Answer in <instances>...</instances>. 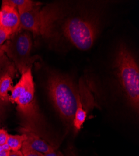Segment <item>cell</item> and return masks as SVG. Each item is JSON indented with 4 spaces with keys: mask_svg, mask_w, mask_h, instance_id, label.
Instances as JSON below:
<instances>
[{
    "mask_svg": "<svg viewBox=\"0 0 139 156\" xmlns=\"http://www.w3.org/2000/svg\"><path fill=\"white\" fill-rule=\"evenodd\" d=\"M47 89L50 99L62 118L72 122L81 98L74 84L68 78L56 75L49 78Z\"/></svg>",
    "mask_w": 139,
    "mask_h": 156,
    "instance_id": "1",
    "label": "cell"
},
{
    "mask_svg": "<svg viewBox=\"0 0 139 156\" xmlns=\"http://www.w3.org/2000/svg\"><path fill=\"white\" fill-rule=\"evenodd\" d=\"M115 67L120 83L132 106H139V69L134 57L125 46H120L116 54Z\"/></svg>",
    "mask_w": 139,
    "mask_h": 156,
    "instance_id": "2",
    "label": "cell"
},
{
    "mask_svg": "<svg viewBox=\"0 0 139 156\" xmlns=\"http://www.w3.org/2000/svg\"><path fill=\"white\" fill-rule=\"evenodd\" d=\"M21 29L36 35L49 37L53 33L54 24L59 18L56 8L37 5L30 11L19 14Z\"/></svg>",
    "mask_w": 139,
    "mask_h": 156,
    "instance_id": "3",
    "label": "cell"
},
{
    "mask_svg": "<svg viewBox=\"0 0 139 156\" xmlns=\"http://www.w3.org/2000/svg\"><path fill=\"white\" fill-rule=\"evenodd\" d=\"M31 48L32 41L30 33L22 30L12 34L1 46L21 74L31 69L32 64L36 59L35 56H31Z\"/></svg>",
    "mask_w": 139,
    "mask_h": 156,
    "instance_id": "4",
    "label": "cell"
},
{
    "mask_svg": "<svg viewBox=\"0 0 139 156\" xmlns=\"http://www.w3.org/2000/svg\"><path fill=\"white\" fill-rule=\"evenodd\" d=\"M9 101L16 103L19 112L29 121L37 118L34 100V84L31 69L21 74V79L11 90Z\"/></svg>",
    "mask_w": 139,
    "mask_h": 156,
    "instance_id": "5",
    "label": "cell"
},
{
    "mask_svg": "<svg viewBox=\"0 0 139 156\" xmlns=\"http://www.w3.org/2000/svg\"><path fill=\"white\" fill-rule=\"evenodd\" d=\"M62 31L68 40L81 51L91 49L97 36L95 25L89 21L79 18L68 20L63 24Z\"/></svg>",
    "mask_w": 139,
    "mask_h": 156,
    "instance_id": "6",
    "label": "cell"
},
{
    "mask_svg": "<svg viewBox=\"0 0 139 156\" xmlns=\"http://www.w3.org/2000/svg\"><path fill=\"white\" fill-rule=\"evenodd\" d=\"M0 27L12 35L20 31V18L18 11L11 6L2 5L0 10Z\"/></svg>",
    "mask_w": 139,
    "mask_h": 156,
    "instance_id": "7",
    "label": "cell"
},
{
    "mask_svg": "<svg viewBox=\"0 0 139 156\" xmlns=\"http://www.w3.org/2000/svg\"><path fill=\"white\" fill-rule=\"evenodd\" d=\"M24 132V134L26 135V139L24 142L32 150L41 152L43 154L54 151L52 146H50L34 133L29 130H25Z\"/></svg>",
    "mask_w": 139,
    "mask_h": 156,
    "instance_id": "8",
    "label": "cell"
},
{
    "mask_svg": "<svg viewBox=\"0 0 139 156\" xmlns=\"http://www.w3.org/2000/svg\"><path fill=\"white\" fill-rule=\"evenodd\" d=\"M14 70L8 69L0 77V99L4 101H9L8 92L12 89V77Z\"/></svg>",
    "mask_w": 139,
    "mask_h": 156,
    "instance_id": "9",
    "label": "cell"
},
{
    "mask_svg": "<svg viewBox=\"0 0 139 156\" xmlns=\"http://www.w3.org/2000/svg\"><path fill=\"white\" fill-rule=\"evenodd\" d=\"M2 5H7L15 8L19 14L31 10L38 3L31 0H3Z\"/></svg>",
    "mask_w": 139,
    "mask_h": 156,
    "instance_id": "10",
    "label": "cell"
},
{
    "mask_svg": "<svg viewBox=\"0 0 139 156\" xmlns=\"http://www.w3.org/2000/svg\"><path fill=\"white\" fill-rule=\"evenodd\" d=\"M87 117V111L84 109L82 103L81 101V99L80 98L78 101V108L75 111L74 119H73V124L75 129L76 131L80 130L84 123Z\"/></svg>",
    "mask_w": 139,
    "mask_h": 156,
    "instance_id": "11",
    "label": "cell"
},
{
    "mask_svg": "<svg viewBox=\"0 0 139 156\" xmlns=\"http://www.w3.org/2000/svg\"><path fill=\"white\" fill-rule=\"evenodd\" d=\"M26 139V134L22 135H10L9 134L6 144L11 151H19L21 149L23 143Z\"/></svg>",
    "mask_w": 139,
    "mask_h": 156,
    "instance_id": "12",
    "label": "cell"
},
{
    "mask_svg": "<svg viewBox=\"0 0 139 156\" xmlns=\"http://www.w3.org/2000/svg\"><path fill=\"white\" fill-rule=\"evenodd\" d=\"M21 149L24 156H44L43 154L30 149L24 142L23 143Z\"/></svg>",
    "mask_w": 139,
    "mask_h": 156,
    "instance_id": "13",
    "label": "cell"
},
{
    "mask_svg": "<svg viewBox=\"0 0 139 156\" xmlns=\"http://www.w3.org/2000/svg\"><path fill=\"white\" fill-rule=\"evenodd\" d=\"M12 34L5 30V29L0 27V47L5 44L6 41H7L11 37Z\"/></svg>",
    "mask_w": 139,
    "mask_h": 156,
    "instance_id": "14",
    "label": "cell"
},
{
    "mask_svg": "<svg viewBox=\"0 0 139 156\" xmlns=\"http://www.w3.org/2000/svg\"><path fill=\"white\" fill-rule=\"evenodd\" d=\"M8 101H4L0 99V124H2L4 118V115L6 112V103Z\"/></svg>",
    "mask_w": 139,
    "mask_h": 156,
    "instance_id": "15",
    "label": "cell"
},
{
    "mask_svg": "<svg viewBox=\"0 0 139 156\" xmlns=\"http://www.w3.org/2000/svg\"><path fill=\"white\" fill-rule=\"evenodd\" d=\"M9 134L5 129H0V145L6 144Z\"/></svg>",
    "mask_w": 139,
    "mask_h": 156,
    "instance_id": "16",
    "label": "cell"
},
{
    "mask_svg": "<svg viewBox=\"0 0 139 156\" xmlns=\"http://www.w3.org/2000/svg\"><path fill=\"white\" fill-rule=\"evenodd\" d=\"M8 156H24L22 152L19 151H10Z\"/></svg>",
    "mask_w": 139,
    "mask_h": 156,
    "instance_id": "17",
    "label": "cell"
},
{
    "mask_svg": "<svg viewBox=\"0 0 139 156\" xmlns=\"http://www.w3.org/2000/svg\"><path fill=\"white\" fill-rule=\"evenodd\" d=\"M10 151L2 150L0 151V156H8Z\"/></svg>",
    "mask_w": 139,
    "mask_h": 156,
    "instance_id": "18",
    "label": "cell"
},
{
    "mask_svg": "<svg viewBox=\"0 0 139 156\" xmlns=\"http://www.w3.org/2000/svg\"><path fill=\"white\" fill-rule=\"evenodd\" d=\"M43 155L44 156H58L54 151H53L51 152H49L46 154H43Z\"/></svg>",
    "mask_w": 139,
    "mask_h": 156,
    "instance_id": "19",
    "label": "cell"
},
{
    "mask_svg": "<svg viewBox=\"0 0 139 156\" xmlns=\"http://www.w3.org/2000/svg\"><path fill=\"white\" fill-rule=\"evenodd\" d=\"M4 54H5V53L3 52V51L1 47H0V60H1V59L3 57Z\"/></svg>",
    "mask_w": 139,
    "mask_h": 156,
    "instance_id": "20",
    "label": "cell"
},
{
    "mask_svg": "<svg viewBox=\"0 0 139 156\" xmlns=\"http://www.w3.org/2000/svg\"><path fill=\"white\" fill-rule=\"evenodd\" d=\"M58 156H61V155H58Z\"/></svg>",
    "mask_w": 139,
    "mask_h": 156,
    "instance_id": "21",
    "label": "cell"
}]
</instances>
